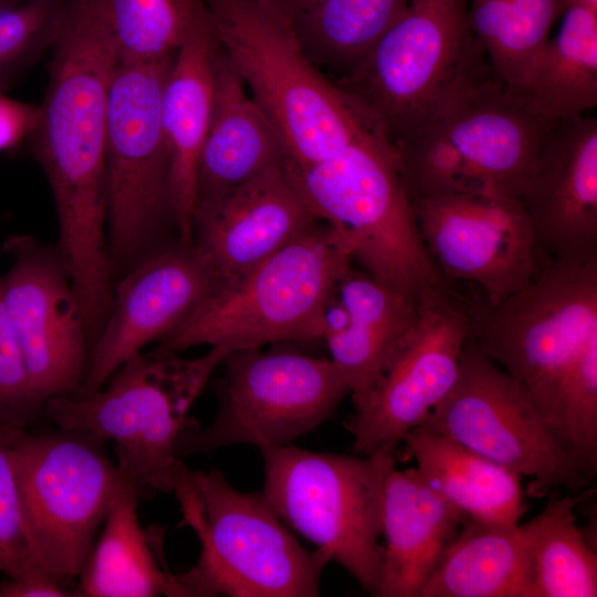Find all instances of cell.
I'll list each match as a JSON object with an SVG mask.
<instances>
[{"instance_id":"1","label":"cell","mask_w":597,"mask_h":597,"mask_svg":"<svg viewBox=\"0 0 597 597\" xmlns=\"http://www.w3.org/2000/svg\"><path fill=\"white\" fill-rule=\"evenodd\" d=\"M52 52L48 87L28 138L53 193L57 254L78 298L96 305L112 292L106 142L119 56L95 0H67Z\"/></svg>"},{"instance_id":"2","label":"cell","mask_w":597,"mask_h":597,"mask_svg":"<svg viewBox=\"0 0 597 597\" xmlns=\"http://www.w3.org/2000/svg\"><path fill=\"white\" fill-rule=\"evenodd\" d=\"M217 43L272 123L287 164L304 168L383 133L304 52L271 0H206Z\"/></svg>"},{"instance_id":"3","label":"cell","mask_w":597,"mask_h":597,"mask_svg":"<svg viewBox=\"0 0 597 597\" xmlns=\"http://www.w3.org/2000/svg\"><path fill=\"white\" fill-rule=\"evenodd\" d=\"M352 266L348 245L321 220L240 277L217 285L154 353L206 345L230 354L322 342L326 306Z\"/></svg>"},{"instance_id":"4","label":"cell","mask_w":597,"mask_h":597,"mask_svg":"<svg viewBox=\"0 0 597 597\" xmlns=\"http://www.w3.org/2000/svg\"><path fill=\"white\" fill-rule=\"evenodd\" d=\"M172 494L181 525L200 543L193 566L177 575L189 597H315L328 557L306 549L260 491L237 490L214 468L181 461Z\"/></svg>"},{"instance_id":"5","label":"cell","mask_w":597,"mask_h":597,"mask_svg":"<svg viewBox=\"0 0 597 597\" xmlns=\"http://www.w3.org/2000/svg\"><path fill=\"white\" fill-rule=\"evenodd\" d=\"M297 189L344 239L353 262L376 281L417 302L449 290L418 229L396 149L381 134L358 139L308 167L286 163Z\"/></svg>"},{"instance_id":"6","label":"cell","mask_w":597,"mask_h":597,"mask_svg":"<svg viewBox=\"0 0 597 597\" xmlns=\"http://www.w3.org/2000/svg\"><path fill=\"white\" fill-rule=\"evenodd\" d=\"M229 353L220 347L195 358L178 354H137L125 362L97 391L55 396L43 411L59 429L112 440L117 468L139 496L172 494L182 460L177 444L191 406Z\"/></svg>"},{"instance_id":"7","label":"cell","mask_w":597,"mask_h":597,"mask_svg":"<svg viewBox=\"0 0 597 597\" xmlns=\"http://www.w3.org/2000/svg\"><path fill=\"white\" fill-rule=\"evenodd\" d=\"M491 76L467 0H411L363 61L335 84L394 147Z\"/></svg>"},{"instance_id":"8","label":"cell","mask_w":597,"mask_h":597,"mask_svg":"<svg viewBox=\"0 0 597 597\" xmlns=\"http://www.w3.org/2000/svg\"><path fill=\"white\" fill-rule=\"evenodd\" d=\"M547 124L495 76L469 88L394 145L410 202L459 193L521 200Z\"/></svg>"},{"instance_id":"9","label":"cell","mask_w":597,"mask_h":597,"mask_svg":"<svg viewBox=\"0 0 597 597\" xmlns=\"http://www.w3.org/2000/svg\"><path fill=\"white\" fill-rule=\"evenodd\" d=\"M469 312V341L521 385L548 429L567 375L597 337V258L546 260L526 286Z\"/></svg>"},{"instance_id":"10","label":"cell","mask_w":597,"mask_h":597,"mask_svg":"<svg viewBox=\"0 0 597 597\" xmlns=\"http://www.w3.org/2000/svg\"><path fill=\"white\" fill-rule=\"evenodd\" d=\"M260 451V493L271 509L376 596L384 485L396 455L317 452L292 443Z\"/></svg>"},{"instance_id":"11","label":"cell","mask_w":597,"mask_h":597,"mask_svg":"<svg viewBox=\"0 0 597 597\" xmlns=\"http://www.w3.org/2000/svg\"><path fill=\"white\" fill-rule=\"evenodd\" d=\"M214 386L213 420L184 429L177 458L249 444L260 450L291 444L326 422L349 388L329 358L276 347L230 353Z\"/></svg>"},{"instance_id":"12","label":"cell","mask_w":597,"mask_h":597,"mask_svg":"<svg viewBox=\"0 0 597 597\" xmlns=\"http://www.w3.org/2000/svg\"><path fill=\"white\" fill-rule=\"evenodd\" d=\"M88 434L19 428L18 485L38 569L66 583L80 577L104 523L119 471Z\"/></svg>"},{"instance_id":"13","label":"cell","mask_w":597,"mask_h":597,"mask_svg":"<svg viewBox=\"0 0 597 597\" xmlns=\"http://www.w3.org/2000/svg\"><path fill=\"white\" fill-rule=\"evenodd\" d=\"M419 427L528 476L533 498L561 490L578 494L594 480L555 441L521 385L469 339L454 386Z\"/></svg>"},{"instance_id":"14","label":"cell","mask_w":597,"mask_h":597,"mask_svg":"<svg viewBox=\"0 0 597 597\" xmlns=\"http://www.w3.org/2000/svg\"><path fill=\"white\" fill-rule=\"evenodd\" d=\"M174 56L118 61L108 97L107 242L112 264L135 260L172 218L169 155L161 123Z\"/></svg>"},{"instance_id":"15","label":"cell","mask_w":597,"mask_h":597,"mask_svg":"<svg viewBox=\"0 0 597 597\" xmlns=\"http://www.w3.org/2000/svg\"><path fill=\"white\" fill-rule=\"evenodd\" d=\"M470 336V312L451 290L417 301L416 316L345 428L354 453H391L454 386Z\"/></svg>"},{"instance_id":"16","label":"cell","mask_w":597,"mask_h":597,"mask_svg":"<svg viewBox=\"0 0 597 597\" xmlns=\"http://www.w3.org/2000/svg\"><path fill=\"white\" fill-rule=\"evenodd\" d=\"M422 241L446 281L478 285L490 304L526 286L542 264L520 199L439 195L411 201Z\"/></svg>"},{"instance_id":"17","label":"cell","mask_w":597,"mask_h":597,"mask_svg":"<svg viewBox=\"0 0 597 597\" xmlns=\"http://www.w3.org/2000/svg\"><path fill=\"white\" fill-rule=\"evenodd\" d=\"M12 264L2 279L6 311L42 406L76 394L84 379L90 336L69 274L59 256L33 238L18 235L4 247Z\"/></svg>"},{"instance_id":"18","label":"cell","mask_w":597,"mask_h":597,"mask_svg":"<svg viewBox=\"0 0 597 597\" xmlns=\"http://www.w3.org/2000/svg\"><path fill=\"white\" fill-rule=\"evenodd\" d=\"M218 285L192 245L167 248L139 262L113 291L75 397L101 389L129 358L175 331Z\"/></svg>"},{"instance_id":"19","label":"cell","mask_w":597,"mask_h":597,"mask_svg":"<svg viewBox=\"0 0 597 597\" xmlns=\"http://www.w3.org/2000/svg\"><path fill=\"white\" fill-rule=\"evenodd\" d=\"M318 221L286 163L276 164L196 201L191 245L219 285L240 277Z\"/></svg>"},{"instance_id":"20","label":"cell","mask_w":597,"mask_h":597,"mask_svg":"<svg viewBox=\"0 0 597 597\" xmlns=\"http://www.w3.org/2000/svg\"><path fill=\"white\" fill-rule=\"evenodd\" d=\"M545 260L597 258V119L549 122L521 197Z\"/></svg>"},{"instance_id":"21","label":"cell","mask_w":597,"mask_h":597,"mask_svg":"<svg viewBox=\"0 0 597 597\" xmlns=\"http://www.w3.org/2000/svg\"><path fill=\"white\" fill-rule=\"evenodd\" d=\"M467 516L431 489L416 468L389 471L383 495L377 597H421Z\"/></svg>"},{"instance_id":"22","label":"cell","mask_w":597,"mask_h":597,"mask_svg":"<svg viewBox=\"0 0 597 597\" xmlns=\"http://www.w3.org/2000/svg\"><path fill=\"white\" fill-rule=\"evenodd\" d=\"M412 302L353 266L328 302L323 341L354 404L368 392L416 316Z\"/></svg>"},{"instance_id":"23","label":"cell","mask_w":597,"mask_h":597,"mask_svg":"<svg viewBox=\"0 0 597 597\" xmlns=\"http://www.w3.org/2000/svg\"><path fill=\"white\" fill-rule=\"evenodd\" d=\"M287 160L276 129L218 45L210 119L197 167L196 201L226 192Z\"/></svg>"},{"instance_id":"24","label":"cell","mask_w":597,"mask_h":597,"mask_svg":"<svg viewBox=\"0 0 597 597\" xmlns=\"http://www.w3.org/2000/svg\"><path fill=\"white\" fill-rule=\"evenodd\" d=\"M217 46L210 22L196 30L176 52L163 88L171 210L184 245L192 240L197 167L211 113Z\"/></svg>"},{"instance_id":"25","label":"cell","mask_w":597,"mask_h":597,"mask_svg":"<svg viewBox=\"0 0 597 597\" xmlns=\"http://www.w3.org/2000/svg\"><path fill=\"white\" fill-rule=\"evenodd\" d=\"M103 532L80 575L77 596L189 597L164 559L160 531L139 523V494L119 469Z\"/></svg>"},{"instance_id":"26","label":"cell","mask_w":597,"mask_h":597,"mask_svg":"<svg viewBox=\"0 0 597 597\" xmlns=\"http://www.w3.org/2000/svg\"><path fill=\"white\" fill-rule=\"evenodd\" d=\"M402 442L427 484L467 517L494 525L520 524L526 506L519 474L422 427Z\"/></svg>"},{"instance_id":"27","label":"cell","mask_w":597,"mask_h":597,"mask_svg":"<svg viewBox=\"0 0 597 597\" xmlns=\"http://www.w3.org/2000/svg\"><path fill=\"white\" fill-rule=\"evenodd\" d=\"M532 559L522 525L465 517L421 597H530Z\"/></svg>"},{"instance_id":"28","label":"cell","mask_w":597,"mask_h":597,"mask_svg":"<svg viewBox=\"0 0 597 597\" xmlns=\"http://www.w3.org/2000/svg\"><path fill=\"white\" fill-rule=\"evenodd\" d=\"M519 95L546 123L596 108V10L568 3L557 34L537 54Z\"/></svg>"},{"instance_id":"29","label":"cell","mask_w":597,"mask_h":597,"mask_svg":"<svg viewBox=\"0 0 597 597\" xmlns=\"http://www.w3.org/2000/svg\"><path fill=\"white\" fill-rule=\"evenodd\" d=\"M411 0H321L292 22L314 65L334 83L349 74Z\"/></svg>"},{"instance_id":"30","label":"cell","mask_w":597,"mask_h":597,"mask_svg":"<svg viewBox=\"0 0 597 597\" xmlns=\"http://www.w3.org/2000/svg\"><path fill=\"white\" fill-rule=\"evenodd\" d=\"M589 491L564 496L552 492L544 510L522 524L531 547L530 597L597 596L596 549L575 514Z\"/></svg>"},{"instance_id":"31","label":"cell","mask_w":597,"mask_h":597,"mask_svg":"<svg viewBox=\"0 0 597 597\" xmlns=\"http://www.w3.org/2000/svg\"><path fill=\"white\" fill-rule=\"evenodd\" d=\"M469 22L494 76L520 94L530 69L569 0H467Z\"/></svg>"},{"instance_id":"32","label":"cell","mask_w":597,"mask_h":597,"mask_svg":"<svg viewBox=\"0 0 597 597\" xmlns=\"http://www.w3.org/2000/svg\"><path fill=\"white\" fill-rule=\"evenodd\" d=\"M121 61H157L176 54L209 22L206 0H95Z\"/></svg>"},{"instance_id":"33","label":"cell","mask_w":597,"mask_h":597,"mask_svg":"<svg viewBox=\"0 0 597 597\" xmlns=\"http://www.w3.org/2000/svg\"><path fill=\"white\" fill-rule=\"evenodd\" d=\"M67 0H20L0 7V91L48 49L64 24Z\"/></svg>"},{"instance_id":"34","label":"cell","mask_w":597,"mask_h":597,"mask_svg":"<svg viewBox=\"0 0 597 597\" xmlns=\"http://www.w3.org/2000/svg\"><path fill=\"white\" fill-rule=\"evenodd\" d=\"M17 427L0 421V572L19 577L35 566L13 457Z\"/></svg>"},{"instance_id":"35","label":"cell","mask_w":597,"mask_h":597,"mask_svg":"<svg viewBox=\"0 0 597 597\" xmlns=\"http://www.w3.org/2000/svg\"><path fill=\"white\" fill-rule=\"evenodd\" d=\"M41 410L6 311L0 276V421L25 428Z\"/></svg>"},{"instance_id":"36","label":"cell","mask_w":597,"mask_h":597,"mask_svg":"<svg viewBox=\"0 0 597 597\" xmlns=\"http://www.w3.org/2000/svg\"><path fill=\"white\" fill-rule=\"evenodd\" d=\"M39 107L7 97L0 91V150L28 138L35 126Z\"/></svg>"},{"instance_id":"37","label":"cell","mask_w":597,"mask_h":597,"mask_svg":"<svg viewBox=\"0 0 597 597\" xmlns=\"http://www.w3.org/2000/svg\"><path fill=\"white\" fill-rule=\"evenodd\" d=\"M75 590L42 570H32L19 577L0 580V597H67Z\"/></svg>"},{"instance_id":"38","label":"cell","mask_w":597,"mask_h":597,"mask_svg":"<svg viewBox=\"0 0 597 597\" xmlns=\"http://www.w3.org/2000/svg\"><path fill=\"white\" fill-rule=\"evenodd\" d=\"M276 8L291 21L296 20L321 0H271Z\"/></svg>"},{"instance_id":"39","label":"cell","mask_w":597,"mask_h":597,"mask_svg":"<svg viewBox=\"0 0 597 597\" xmlns=\"http://www.w3.org/2000/svg\"><path fill=\"white\" fill-rule=\"evenodd\" d=\"M569 2H578L597 11V0H569Z\"/></svg>"},{"instance_id":"40","label":"cell","mask_w":597,"mask_h":597,"mask_svg":"<svg viewBox=\"0 0 597 597\" xmlns=\"http://www.w3.org/2000/svg\"><path fill=\"white\" fill-rule=\"evenodd\" d=\"M20 0H0V7H4V6H8V4H11V3H15Z\"/></svg>"}]
</instances>
